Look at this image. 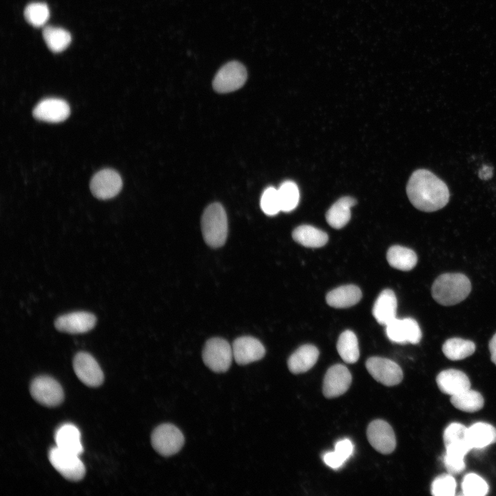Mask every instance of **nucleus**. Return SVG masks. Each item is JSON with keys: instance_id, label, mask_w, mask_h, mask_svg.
<instances>
[{"instance_id": "26", "label": "nucleus", "mask_w": 496, "mask_h": 496, "mask_svg": "<svg viewBox=\"0 0 496 496\" xmlns=\"http://www.w3.org/2000/svg\"><path fill=\"white\" fill-rule=\"evenodd\" d=\"M386 259L391 267L401 271L411 270L417 262L414 251L400 245L391 247L387 251Z\"/></svg>"}, {"instance_id": "3", "label": "nucleus", "mask_w": 496, "mask_h": 496, "mask_svg": "<svg viewBox=\"0 0 496 496\" xmlns=\"http://www.w3.org/2000/svg\"><path fill=\"white\" fill-rule=\"evenodd\" d=\"M201 229L203 239L210 247H222L228 232L227 218L221 204L214 203L208 205L202 216Z\"/></svg>"}, {"instance_id": "11", "label": "nucleus", "mask_w": 496, "mask_h": 496, "mask_svg": "<svg viewBox=\"0 0 496 496\" xmlns=\"http://www.w3.org/2000/svg\"><path fill=\"white\" fill-rule=\"evenodd\" d=\"M122 179L115 170L104 169L96 172L90 181L92 194L99 199L106 200L116 196L122 188Z\"/></svg>"}, {"instance_id": "15", "label": "nucleus", "mask_w": 496, "mask_h": 496, "mask_svg": "<svg viewBox=\"0 0 496 496\" xmlns=\"http://www.w3.org/2000/svg\"><path fill=\"white\" fill-rule=\"evenodd\" d=\"M96 322V316L86 311H74L59 316L54 326L61 332L76 334L92 329Z\"/></svg>"}, {"instance_id": "7", "label": "nucleus", "mask_w": 496, "mask_h": 496, "mask_svg": "<svg viewBox=\"0 0 496 496\" xmlns=\"http://www.w3.org/2000/svg\"><path fill=\"white\" fill-rule=\"evenodd\" d=\"M247 78V70L238 61L225 64L215 75L212 85L218 93H228L240 88Z\"/></svg>"}, {"instance_id": "1", "label": "nucleus", "mask_w": 496, "mask_h": 496, "mask_svg": "<svg viewBox=\"0 0 496 496\" xmlns=\"http://www.w3.org/2000/svg\"><path fill=\"white\" fill-rule=\"evenodd\" d=\"M406 194L415 208L426 212L443 208L450 198L445 183L424 169H417L411 174L406 185Z\"/></svg>"}, {"instance_id": "30", "label": "nucleus", "mask_w": 496, "mask_h": 496, "mask_svg": "<svg viewBox=\"0 0 496 496\" xmlns=\"http://www.w3.org/2000/svg\"><path fill=\"white\" fill-rule=\"evenodd\" d=\"M43 37L48 48L53 52H61L70 45L72 38L66 30L54 26L43 28Z\"/></svg>"}, {"instance_id": "39", "label": "nucleus", "mask_w": 496, "mask_h": 496, "mask_svg": "<svg viewBox=\"0 0 496 496\" xmlns=\"http://www.w3.org/2000/svg\"><path fill=\"white\" fill-rule=\"evenodd\" d=\"M322 459L325 464L333 469L340 468L346 462L335 451L325 453L322 457Z\"/></svg>"}, {"instance_id": "33", "label": "nucleus", "mask_w": 496, "mask_h": 496, "mask_svg": "<svg viewBox=\"0 0 496 496\" xmlns=\"http://www.w3.org/2000/svg\"><path fill=\"white\" fill-rule=\"evenodd\" d=\"M462 489L464 495L484 496L488 492V486L482 477L471 473L464 477Z\"/></svg>"}, {"instance_id": "18", "label": "nucleus", "mask_w": 496, "mask_h": 496, "mask_svg": "<svg viewBox=\"0 0 496 496\" xmlns=\"http://www.w3.org/2000/svg\"><path fill=\"white\" fill-rule=\"evenodd\" d=\"M440 390L451 396L471 389V382L468 376L462 371L456 369H447L441 371L436 378Z\"/></svg>"}, {"instance_id": "38", "label": "nucleus", "mask_w": 496, "mask_h": 496, "mask_svg": "<svg viewBox=\"0 0 496 496\" xmlns=\"http://www.w3.org/2000/svg\"><path fill=\"white\" fill-rule=\"evenodd\" d=\"M334 451L347 461L353 455L354 445L349 439H342L335 443Z\"/></svg>"}, {"instance_id": "37", "label": "nucleus", "mask_w": 496, "mask_h": 496, "mask_svg": "<svg viewBox=\"0 0 496 496\" xmlns=\"http://www.w3.org/2000/svg\"><path fill=\"white\" fill-rule=\"evenodd\" d=\"M467 428L464 425L458 422L450 424L445 428L443 434L445 448L453 443L467 440Z\"/></svg>"}, {"instance_id": "19", "label": "nucleus", "mask_w": 496, "mask_h": 496, "mask_svg": "<svg viewBox=\"0 0 496 496\" xmlns=\"http://www.w3.org/2000/svg\"><path fill=\"white\" fill-rule=\"evenodd\" d=\"M397 307L395 293L391 289H386L381 291L375 300L372 313L380 324L386 326L396 318Z\"/></svg>"}, {"instance_id": "12", "label": "nucleus", "mask_w": 496, "mask_h": 496, "mask_svg": "<svg viewBox=\"0 0 496 496\" xmlns=\"http://www.w3.org/2000/svg\"><path fill=\"white\" fill-rule=\"evenodd\" d=\"M76 377L86 386L97 387L104 380L103 373L96 360L89 353L79 352L73 360Z\"/></svg>"}, {"instance_id": "24", "label": "nucleus", "mask_w": 496, "mask_h": 496, "mask_svg": "<svg viewBox=\"0 0 496 496\" xmlns=\"http://www.w3.org/2000/svg\"><path fill=\"white\" fill-rule=\"evenodd\" d=\"M467 441L473 448H482L496 442V428L479 422L467 428Z\"/></svg>"}, {"instance_id": "5", "label": "nucleus", "mask_w": 496, "mask_h": 496, "mask_svg": "<svg viewBox=\"0 0 496 496\" xmlns=\"http://www.w3.org/2000/svg\"><path fill=\"white\" fill-rule=\"evenodd\" d=\"M184 442L185 438L180 429L169 423L158 426L151 436L154 449L165 457L177 453L183 447Z\"/></svg>"}, {"instance_id": "34", "label": "nucleus", "mask_w": 496, "mask_h": 496, "mask_svg": "<svg viewBox=\"0 0 496 496\" xmlns=\"http://www.w3.org/2000/svg\"><path fill=\"white\" fill-rule=\"evenodd\" d=\"M456 482L451 474H442L435 478L431 484V493L435 496H453Z\"/></svg>"}, {"instance_id": "21", "label": "nucleus", "mask_w": 496, "mask_h": 496, "mask_svg": "<svg viewBox=\"0 0 496 496\" xmlns=\"http://www.w3.org/2000/svg\"><path fill=\"white\" fill-rule=\"evenodd\" d=\"M56 446L62 451L79 455L83 451L81 442V433L72 424L61 426L54 435Z\"/></svg>"}, {"instance_id": "31", "label": "nucleus", "mask_w": 496, "mask_h": 496, "mask_svg": "<svg viewBox=\"0 0 496 496\" xmlns=\"http://www.w3.org/2000/svg\"><path fill=\"white\" fill-rule=\"evenodd\" d=\"M281 211L289 212L298 205L300 192L298 185L291 180L283 182L278 189Z\"/></svg>"}, {"instance_id": "14", "label": "nucleus", "mask_w": 496, "mask_h": 496, "mask_svg": "<svg viewBox=\"0 0 496 496\" xmlns=\"http://www.w3.org/2000/svg\"><path fill=\"white\" fill-rule=\"evenodd\" d=\"M351 380V374L344 365H333L327 370L324 378V395L327 398H333L344 394L349 388Z\"/></svg>"}, {"instance_id": "29", "label": "nucleus", "mask_w": 496, "mask_h": 496, "mask_svg": "<svg viewBox=\"0 0 496 496\" xmlns=\"http://www.w3.org/2000/svg\"><path fill=\"white\" fill-rule=\"evenodd\" d=\"M451 402L460 411L474 413L479 411L484 406V400L480 393L469 389L452 395Z\"/></svg>"}, {"instance_id": "4", "label": "nucleus", "mask_w": 496, "mask_h": 496, "mask_svg": "<svg viewBox=\"0 0 496 496\" xmlns=\"http://www.w3.org/2000/svg\"><path fill=\"white\" fill-rule=\"evenodd\" d=\"M202 357L205 364L211 371L224 373L229 369L234 358L232 347L223 338H212L206 342Z\"/></svg>"}, {"instance_id": "27", "label": "nucleus", "mask_w": 496, "mask_h": 496, "mask_svg": "<svg viewBox=\"0 0 496 496\" xmlns=\"http://www.w3.org/2000/svg\"><path fill=\"white\" fill-rule=\"evenodd\" d=\"M475 351L473 342L459 338L446 340L442 345L444 355L451 360H460L471 355Z\"/></svg>"}, {"instance_id": "2", "label": "nucleus", "mask_w": 496, "mask_h": 496, "mask_svg": "<svg viewBox=\"0 0 496 496\" xmlns=\"http://www.w3.org/2000/svg\"><path fill=\"white\" fill-rule=\"evenodd\" d=\"M471 291L469 279L460 273H446L434 281L431 293L440 304L451 306L463 301Z\"/></svg>"}, {"instance_id": "25", "label": "nucleus", "mask_w": 496, "mask_h": 496, "mask_svg": "<svg viewBox=\"0 0 496 496\" xmlns=\"http://www.w3.org/2000/svg\"><path fill=\"white\" fill-rule=\"evenodd\" d=\"M293 239L306 247L318 248L326 245L328 235L321 229L309 225L297 227L292 232Z\"/></svg>"}, {"instance_id": "10", "label": "nucleus", "mask_w": 496, "mask_h": 496, "mask_svg": "<svg viewBox=\"0 0 496 496\" xmlns=\"http://www.w3.org/2000/svg\"><path fill=\"white\" fill-rule=\"evenodd\" d=\"M386 327L387 338L398 344L420 342L422 331L417 321L411 318H395Z\"/></svg>"}, {"instance_id": "20", "label": "nucleus", "mask_w": 496, "mask_h": 496, "mask_svg": "<svg viewBox=\"0 0 496 496\" xmlns=\"http://www.w3.org/2000/svg\"><path fill=\"white\" fill-rule=\"evenodd\" d=\"M318 356L319 351L314 345H302L289 358L288 368L294 374L304 373L315 365Z\"/></svg>"}, {"instance_id": "16", "label": "nucleus", "mask_w": 496, "mask_h": 496, "mask_svg": "<svg viewBox=\"0 0 496 496\" xmlns=\"http://www.w3.org/2000/svg\"><path fill=\"white\" fill-rule=\"evenodd\" d=\"M232 351L234 359L240 365L258 361L265 354L263 344L258 339L251 336L236 338L233 342Z\"/></svg>"}, {"instance_id": "32", "label": "nucleus", "mask_w": 496, "mask_h": 496, "mask_svg": "<svg viewBox=\"0 0 496 496\" xmlns=\"http://www.w3.org/2000/svg\"><path fill=\"white\" fill-rule=\"evenodd\" d=\"M24 17L34 27L43 26L50 18L49 8L45 3H31L24 10Z\"/></svg>"}, {"instance_id": "36", "label": "nucleus", "mask_w": 496, "mask_h": 496, "mask_svg": "<svg viewBox=\"0 0 496 496\" xmlns=\"http://www.w3.org/2000/svg\"><path fill=\"white\" fill-rule=\"evenodd\" d=\"M465 453L458 451L446 450L444 464L448 473L459 474L465 469Z\"/></svg>"}, {"instance_id": "22", "label": "nucleus", "mask_w": 496, "mask_h": 496, "mask_svg": "<svg viewBox=\"0 0 496 496\" xmlns=\"http://www.w3.org/2000/svg\"><path fill=\"white\" fill-rule=\"evenodd\" d=\"M362 296V291L358 287L347 285L329 291L326 296V301L332 307L346 308L357 304Z\"/></svg>"}, {"instance_id": "35", "label": "nucleus", "mask_w": 496, "mask_h": 496, "mask_svg": "<svg viewBox=\"0 0 496 496\" xmlns=\"http://www.w3.org/2000/svg\"><path fill=\"white\" fill-rule=\"evenodd\" d=\"M260 207L269 216H273L281 211L278 189L273 187L266 188L260 198Z\"/></svg>"}, {"instance_id": "41", "label": "nucleus", "mask_w": 496, "mask_h": 496, "mask_svg": "<svg viewBox=\"0 0 496 496\" xmlns=\"http://www.w3.org/2000/svg\"><path fill=\"white\" fill-rule=\"evenodd\" d=\"M493 174V169L489 166H484L483 168L479 171V178L484 180L488 179Z\"/></svg>"}, {"instance_id": "28", "label": "nucleus", "mask_w": 496, "mask_h": 496, "mask_svg": "<svg viewBox=\"0 0 496 496\" xmlns=\"http://www.w3.org/2000/svg\"><path fill=\"white\" fill-rule=\"evenodd\" d=\"M337 350L345 362L353 364L358 361L360 357L358 341L352 331L346 330L340 335L337 342Z\"/></svg>"}, {"instance_id": "9", "label": "nucleus", "mask_w": 496, "mask_h": 496, "mask_svg": "<svg viewBox=\"0 0 496 496\" xmlns=\"http://www.w3.org/2000/svg\"><path fill=\"white\" fill-rule=\"evenodd\" d=\"M366 368L377 382L386 386L398 384L403 378L400 366L387 358L371 357L366 362Z\"/></svg>"}, {"instance_id": "13", "label": "nucleus", "mask_w": 496, "mask_h": 496, "mask_svg": "<svg viewBox=\"0 0 496 496\" xmlns=\"http://www.w3.org/2000/svg\"><path fill=\"white\" fill-rule=\"evenodd\" d=\"M366 436L371 445L379 453L389 454L396 446V440L392 427L382 420L372 421L368 426Z\"/></svg>"}, {"instance_id": "17", "label": "nucleus", "mask_w": 496, "mask_h": 496, "mask_svg": "<svg viewBox=\"0 0 496 496\" xmlns=\"http://www.w3.org/2000/svg\"><path fill=\"white\" fill-rule=\"evenodd\" d=\"M70 113V108L68 103L57 98L41 100L32 111L34 118L49 123L63 121L69 116Z\"/></svg>"}, {"instance_id": "40", "label": "nucleus", "mask_w": 496, "mask_h": 496, "mask_svg": "<svg viewBox=\"0 0 496 496\" xmlns=\"http://www.w3.org/2000/svg\"><path fill=\"white\" fill-rule=\"evenodd\" d=\"M488 349L490 353V359L496 365V333L493 335L489 342Z\"/></svg>"}, {"instance_id": "8", "label": "nucleus", "mask_w": 496, "mask_h": 496, "mask_svg": "<svg viewBox=\"0 0 496 496\" xmlns=\"http://www.w3.org/2000/svg\"><path fill=\"white\" fill-rule=\"evenodd\" d=\"M30 394L38 403L45 406H56L63 400V391L60 384L51 377L39 376L30 384Z\"/></svg>"}, {"instance_id": "23", "label": "nucleus", "mask_w": 496, "mask_h": 496, "mask_svg": "<svg viewBox=\"0 0 496 496\" xmlns=\"http://www.w3.org/2000/svg\"><path fill=\"white\" fill-rule=\"evenodd\" d=\"M357 201L351 196H344L334 203L326 213L328 224L334 229L344 227L351 218V208Z\"/></svg>"}, {"instance_id": "6", "label": "nucleus", "mask_w": 496, "mask_h": 496, "mask_svg": "<svg viewBox=\"0 0 496 496\" xmlns=\"http://www.w3.org/2000/svg\"><path fill=\"white\" fill-rule=\"evenodd\" d=\"M48 459L52 466L65 479L77 482L85 474V468L78 455L61 450L56 446L52 448Z\"/></svg>"}]
</instances>
